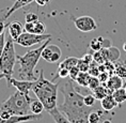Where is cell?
<instances>
[{
  "instance_id": "6da1fadb",
  "label": "cell",
  "mask_w": 126,
  "mask_h": 123,
  "mask_svg": "<svg viewBox=\"0 0 126 123\" xmlns=\"http://www.w3.org/2000/svg\"><path fill=\"white\" fill-rule=\"evenodd\" d=\"M59 89L63 94L64 101L57 106L60 111L72 123H88V116L91 107L83 102V95L74 86V80H67L59 84Z\"/></svg>"
},
{
  "instance_id": "7a4b0ae2",
  "label": "cell",
  "mask_w": 126,
  "mask_h": 123,
  "mask_svg": "<svg viewBox=\"0 0 126 123\" xmlns=\"http://www.w3.org/2000/svg\"><path fill=\"white\" fill-rule=\"evenodd\" d=\"M37 100L43 103L46 111L57 108V101H58V90L59 84H53L47 80L44 77V71H40V76L33 81L32 89Z\"/></svg>"
},
{
  "instance_id": "3957f363",
  "label": "cell",
  "mask_w": 126,
  "mask_h": 123,
  "mask_svg": "<svg viewBox=\"0 0 126 123\" xmlns=\"http://www.w3.org/2000/svg\"><path fill=\"white\" fill-rule=\"evenodd\" d=\"M51 39L46 40L42 46L36 49L29 50L24 56H17L16 62L19 65L18 68V76L24 80H35L36 77L34 75V69L37 65V62L42 56V52L48 45Z\"/></svg>"
},
{
  "instance_id": "277c9868",
  "label": "cell",
  "mask_w": 126,
  "mask_h": 123,
  "mask_svg": "<svg viewBox=\"0 0 126 123\" xmlns=\"http://www.w3.org/2000/svg\"><path fill=\"white\" fill-rule=\"evenodd\" d=\"M33 99L29 94L16 91L7 101L0 104V113L7 112L11 116H25L30 112V103Z\"/></svg>"
},
{
  "instance_id": "5b68a950",
  "label": "cell",
  "mask_w": 126,
  "mask_h": 123,
  "mask_svg": "<svg viewBox=\"0 0 126 123\" xmlns=\"http://www.w3.org/2000/svg\"><path fill=\"white\" fill-rule=\"evenodd\" d=\"M15 41L12 39L11 35L5 40V46L2 53L0 56V73H3L7 78H11L14 74V68L16 63V53H15V47H14Z\"/></svg>"
},
{
  "instance_id": "8992f818",
  "label": "cell",
  "mask_w": 126,
  "mask_h": 123,
  "mask_svg": "<svg viewBox=\"0 0 126 123\" xmlns=\"http://www.w3.org/2000/svg\"><path fill=\"white\" fill-rule=\"evenodd\" d=\"M51 39L50 34H35V33H30L27 31H24L19 36L17 37V40L15 41V43L19 44V45L24 47H31L35 44H40L45 42L46 40Z\"/></svg>"
},
{
  "instance_id": "52a82bcc",
  "label": "cell",
  "mask_w": 126,
  "mask_h": 123,
  "mask_svg": "<svg viewBox=\"0 0 126 123\" xmlns=\"http://www.w3.org/2000/svg\"><path fill=\"white\" fill-rule=\"evenodd\" d=\"M73 21L75 27L81 32H91V31H94L97 28L96 21L94 20V18L88 16V15L73 18Z\"/></svg>"
},
{
  "instance_id": "ba28073f",
  "label": "cell",
  "mask_w": 126,
  "mask_h": 123,
  "mask_svg": "<svg viewBox=\"0 0 126 123\" xmlns=\"http://www.w3.org/2000/svg\"><path fill=\"white\" fill-rule=\"evenodd\" d=\"M61 49L59 48L57 45H47L42 52V56L41 58H43L45 61L49 62V63H55V62L59 61L61 59Z\"/></svg>"
},
{
  "instance_id": "9c48e42d",
  "label": "cell",
  "mask_w": 126,
  "mask_h": 123,
  "mask_svg": "<svg viewBox=\"0 0 126 123\" xmlns=\"http://www.w3.org/2000/svg\"><path fill=\"white\" fill-rule=\"evenodd\" d=\"M42 119V115H34L28 113L25 116H11L10 118H2L0 117V123H23L29 121H39Z\"/></svg>"
},
{
  "instance_id": "30bf717a",
  "label": "cell",
  "mask_w": 126,
  "mask_h": 123,
  "mask_svg": "<svg viewBox=\"0 0 126 123\" xmlns=\"http://www.w3.org/2000/svg\"><path fill=\"white\" fill-rule=\"evenodd\" d=\"M33 81L34 80H24V79L18 80V79H15V78L11 77L8 79V87L13 86L18 91H20V92L29 94V91L32 89Z\"/></svg>"
},
{
  "instance_id": "8fae6325",
  "label": "cell",
  "mask_w": 126,
  "mask_h": 123,
  "mask_svg": "<svg viewBox=\"0 0 126 123\" xmlns=\"http://www.w3.org/2000/svg\"><path fill=\"white\" fill-rule=\"evenodd\" d=\"M24 30L30 33L44 34L46 31V25L40 20L33 21V23H26L24 26Z\"/></svg>"
},
{
  "instance_id": "7c38bea8",
  "label": "cell",
  "mask_w": 126,
  "mask_h": 123,
  "mask_svg": "<svg viewBox=\"0 0 126 123\" xmlns=\"http://www.w3.org/2000/svg\"><path fill=\"white\" fill-rule=\"evenodd\" d=\"M8 28H9L10 35L14 41H16L17 37L24 32L23 25H21V23H19L18 20H14V21H12V23H10L8 25Z\"/></svg>"
},
{
  "instance_id": "4fadbf2b",
  "label": "cell",
  "mask_w": 126,
  "mask_h": 123,
  "mask_svg": "<svg viewBox=\"0 0 126 123\" xmlns=\"http://www.w3.org/2000/svg\"><path fill=\"white\" fill-rule=\"evenodd\" d=\"M104 85H106V87L108 88V89L111 91V92H113V91H115L116 89H119V88L122 87L123 85V80H122V77H120L119 75H110L108 80L106 81Z\"/></svg>"
},
{
  "instance_id": "5bb4252c",
  "label": "cell",
  "mask_w": 126,
  "mask_h": 123,
  "mask_svg": "<svg viewBox=\"0 0 126 123\" xmlns=\"http://www.w3.org/2000/svg\"><path fill=\"white\" fill-rule=\"evenodd\" d=\"M100 104H102L103 109L107 110V111H110V110L114 109L115 107L119 105V104L115 102V100H114V97L112 96V94H108L106 97H104V99L100 101Z\"/></svg>"
},
{
  "instance_id": "9a60e30c",
  "label": "cell",
  "mask_w": 126,
  "mask_h": 123,
  "mask_svg": "<svg viewBox=\"0 0 126 123\" xmlns=\"http://www.w3.org/2000/svg\"><path fill=\"white\" fill-rule=\"evenodd\" d=\"M92 92H93L94 97H95L96 100H98V101H102L104 97H106L108 94H112L111 91L106 87V85H103V86L100 85V86L95 88L94 90H92Z\"/></svg>"
},
{
  "instance_id": "2e32d148",
  "label": "cell",
  "mask_w": 126,
  "mask_h": 123,
  "mask_svg": "<svg viewBox=\"0 0 126 123\" xmlns=\"http://www.w3.org/2000/svg\"><path fill=\"white\" fill-rule=\"evenodd\" d=\"M49 115L51 116V118L53 119V121H55L56 123H72L58 108H55V109L50 110Z\"/></svg>"
},
{
  "instance_id": "e0dca14e",
  "label": "cell",
  "mask_w": 126,
  "mask_h": 123,
  "mask_svg": "<svg viewBox=\"0 0 126 123\" xmlns=\"http://www.w3.org/2000/svg\"><path fill=\"white\" fill-rule=\"evenodd\" d=\"M45 110L43 103L40 100H32L30 103V111L34 115H42V112Z\"/></svg>"
},
{
  "instance_id": "ac0fdd59",
  "label": "cell",
  "mask_w": 126,
  "mask_h": 123,
  "mask_svg": "<svg viewBox=\"0 0 126 123\" xmlns=\"http://www.w3.org/2000/svg\"><path fill=\"white\" fill-rule=\"evenodd\" d=\"M90 78H91V75L89 74V72H80L75 81H76L78 85H80V86L88 87L89 86Z\"/></svg>"
},
{
  "instance_id": "d6986e66",
  "label": "cell",
  "mask_w": 126,
  "mask_h": 123,
  "mask_svg": "<svg viewBox=\"0 0 126 123\" xmlns=\"http://www.w3.org/2000/svg\"><path fill=\"white\" fill-rule=\"evenodd\" d=\"M78 63V59L75 58V57H68L65 60H63V61L60 63L59 68H62V69H66V70L70 71L73 67H76Z\"/></svg>"
},
{
  "instance_id": "ffe728a7",
  "label": "cell",
  "mask_w": 126,
  "mask_h": 123,
  "mask_svg": "<svg viewBox=\"0 0 126 123\" xmlns=\"http://www.w3.org/2000/svg\"><path fill=\"white\" fill-rule=\"evenodd\" d=\"M112 96L114 97L115 102L118 104L124 103L126 101V89H123L122 87L119 88V89H116L112 92Z\"/></svg>"
},
{
  "instance_id": "44dd1931",
  "label": "cell",
  "mask_w": 126,
  "mask_h": 123,
  "mask_svg": "<svg viewBox=\"0 0 126 123\" xmlns=\"http://www.w3.org/2000/svg\"><path fill=\"white\" fill-rule=\"evenodd\" d=\"M99 37L98 39H93L92 41L90 42V47L91 49L94 50V52H98L103 48V45H102V42H99Z\"/></svg>"
},
{
  "instance_id": "7402d4cb",
  "label": "cell",
  "mask_w": 126,
  "mask_h": 123,
  "mask_svg": "<svg viewBox=\"0 0 126 123\" xmlns=\"http://www.w3.org/2000/svg\"><path fill=\"white\" fill-rule=\"evenodd\" d=\"M83 102L87 106L89 107H92L95 105V102H96V99L94 97L93 94H87L86 96H83Z\"/></svg>"
},
{
  "instance_id": "603a6c76",
  "label": "cell",
  "mask_w": 126,
  "mask_h": 123,
  "mask_svg": "<svg viewBox=\"0 0 126 123\" xmlns=\"http://www.w3.org/2000/svg\"><path fill=\"white\" fill-rule=\"evenodd\" d=\"M90 64L91 63H88V62L84 61L83 59H78L77 67L80 70V72H88L89 71V68H90Z\"/></svg>"
},
{
  "instance_id": "cb8c5ba5",
  "label": "cell",
  "mask_w": 126,
  "mask_h": 123,
  "mask_svg": "<svg viewBox=\"0 0 126 123\" xmlns=\"http://www.w3.org/2000/svg\"><path fill=\"white\" fill-rule=\"evenodd\" d=\"M98 86H100V80H99V78L98 77H96V76H91L90 78V81H89V87L91 90H94L95 88H97Z\"/></svg>"
},
{
  "instance_id": "d4e9b609",
  "label": "cell",
  "mask_w": 126,
  "mask_h": 123,
  "mask_svg": "<svg viewBox=\"0 0 126 123\" xmlns=\"http://www.w3.org/2000/svg\"><path fill=\"white\" fill-rule=\"evenodd\" d=\"M114 72H115V74L119 75L120 77H122V78L126 77V67L125 65H122V64L116 65L115 69H114Z\"/></svg>"
},
{
  "instance_id": "484cf974",
  "label": "cell",
  "mask_w": 126,
  "mask_h": 123,
  "mask_svg": "<svg viewBox=\"0 0 126 123\" xmlns=\"http://www.w3.org/2000/svg\"><path fill=\"white\" fill-rule=\"evenodd\" d=\"M99 115L97 112H93L91 111L88 116V123H98L99 122Z\"/></svg>"
},
{
  "instance_id": "4316f807",
  "label": "cell",
  "mask_w": 126,
  "mask_h": 123,
  "mask_svg": "<svg viewBox=\"0 0 126 123\" xmlns=\"http://www.w3.org/2000/svg\"><path fill=\"white\" fill-rule=\"evenodd\" d=\"M79 73H80V70L76 65V67H73L70 70V72H68V76H70V78L72 80H76V78H77L78 75H79Z\"/></svg>"
},
{
  "instance_id": "83f0119b",
  "label": "cell",
  "mask_w": 126,
  "mask_h": 123,
  "mask_svg": "<svg viewBox=\"0 0 126 123\" xmlns=\"http://www.w3.org/2000/svg\"><path fill=\"white\" fill-rule=\"evenodd\" d=\"M25 20L26 23H33V21L39 20V16L35 13H27L25 16Z\"/></svg>"
},
{
  "instance_id": "f1b7e54d",
  "label": "cell",
  "mask_w": 126,
  "mask_h": 123,
  "mask_svg": "<svg viewBox=\"0 0 126 123\" xmlns=\"http://www.w3.org/2000/svg\"><path fill=\"white\" fill-rule=\"evenodd\" d=\"M68 70H66V69H62V68H59L58 70V76L61 77V78H65L68 76Z\"/></svg>"
},
{
  "instance_id": "f546056e",
  "label": "cell",
  "mask_w": 126,
  "mask_h": 123,
  "mask_svg": "<svg viewBox=\"0 0 126 123\" xmlns=\"http://www.w3.org/2000/svg\"><path fill=\"white\" fill-rule=\"evenodd\" d=\"M4 46H5V33H2L0 34V56H1Z\"/></svg>"
},
{
  "instance_id": "4dcf8cb0",
  "label": "cell",
  "mask_w": 126,
  "mask_h": 123,
  "mask_svg": "<svg viewBox=\"0 0 126 123\" xmlns=\"http://www.w3.org/2000/svg\"><path fill=\"white\" fill-rule=\"evenodd\" d=\"M5 28H7V25L4 24V21L2 20V19H0V34L4 33Z\"/></svg>"
},
{
  "instance_id": "1f68e13d",
  "label": "cell",
  "mask_w": 126,
  "mask_h": 123,
  "mask_svg": "<svg viewBox=\"0 0 126 123\" xmlns=\"http://www.w3.org/2000/svg\"><path fill=\"white\" fill-rule=\"evenodd\" d=\"M34 1H35L39 5H42L43 7V5H46L47 3H49L51 0H34Z\"/></svg>"
},
{
  "instance_id": "d6a6232c",
  "label": "cell",
  "mask_w": 126,
  "mask_h": 123,
  "mask_svg": "<svg viewBox=\"0 0 126 123\" xmlns=\"http://www.w3.org/2000/svg\"><path fill=\"white\" fill-rule=\"evenodd\" d=\"M82 59L84 60V61H87L88 63H91V62L93 61V56H91V55H86Z\"/></svg>"
},
{
  "instance_id": "836d02e7",
  "label": "cell",
  "mask_w": 126,
  "mask_h": 123,
  "mask_svg": "<svg viewBox=\"0 0 126 123\" xmlns=\"http://www.w3.org/2000/svg\"><path fill=\"white\" fill-rule=\"evenodd\" d=\"M5 77H7V76H5L3 73H0V79H2V78H5Z\"/></svg>"
},
{
  "instance_id": "e575fe53",
  "label": "cell",
  "mask_w": 126,
  "mask_h": 123,
  "mask_svg": "<svg viewBox=\"0 0 126 123\" xmlns=\"http://www.w3.org/2000/svg\"><path fill=\"white\" fill-rule=\"evenodd\" d=\"M103 123H111V121H109V120H105Z\"/></svg>"
},
{
  "instance_id": "d590c367",
  "label": "cell",
  "mask_w": 126,
  "mask_h": 123,
  "mask_svg": "<svg viewBox=\"0 0 126 123\" xmlns=\"http://www.w3.org/2000/svg\"><path fill=\"white\" fill-rule=\"evenodd\" d=\"M124 48H125V50H126V43H125V45H124Z\"/></svg>"
}]
</instances>
